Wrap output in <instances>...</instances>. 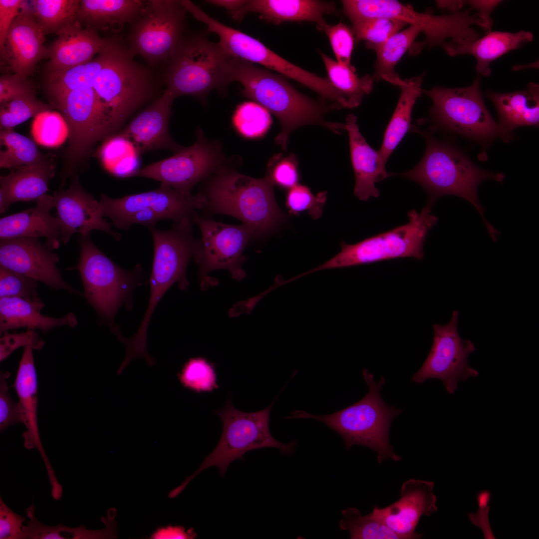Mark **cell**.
I'll list each match as a JSON object with an SVG mask.
<instances>
[{"instance_id":"1","label":"cell","mask_w":539,"mask_h":539,"mask_svg":"<svg viewBox=\"0 0 539 539\" xmlns=\"http://www.w3.org/2000/svg\"><path fill=\"white\" fill-rule=\"evenodd\" d=\"M234 81L243 87V94L271 112L278 119L280 130L275 142L285 150L290 133L306 125H318L336 134L346 130L345 124L326 121L327 112L340 109L335 104L327 105L303 95L284 77L236 57Z\"/></svg>"},{"instance_id":"2","label":"cell","mask_w":539,"mask_h":539,"mask_svg":"<svg viewBox=\"0 0 539 539\" xmlns=\"http://www.w3.org/2000/svg\"><path fill=\"white\" fill-rule=\"evenodd\" d=\"M419 131L426 140L424 156L414 168L397 175L421 186L428 193L426 205L431 208L438 199L447 195L458 196L470 202L495 241L498 231L484 216L485 209L479 201L478 188L482 182L488 180L502 182L505 175L479 167L456 147L436 139L429 132Z\"/></svg>"},{"instance_id":"3","label":"cell","mask_w":539,"mask_h":539,"mask_svg":"<svg viewBox=\"0 0 539 539\" xmlns=\"http://www.w3.org/2000/svg\"><path fill=\"white\" fill-rule=\"evenodd\" d=\"M343 11L351 22L370 17H385L401 20L413 25L424 34L425 38L411 47V53H418L427 45L439 46L453 56L460 45L482 36L473 28L477 24L487 32L489 27L478 13L471 9L452 14L436 15L416 11L412 6L394 0H343Z\"/></svg>"},{"instance_id":"4","label":"cell","mask_w":539,"mask_h":539,"mask_svg":"<svg viewBox=\"0 0 539 539\" xmlns=\"http://www.w3.org/2000/svg\"><path fill=\"white\" fill-rule=\"evenodd\" d=\"M362 375L368 391L357 402L329 415H315L297 410L286 418L317 420L340 434L347 449L355 445L364 446L377 453L379 463L388 458L399 461L401 457L394 453L389 442V431L393 420L403 410L389 405L382 399L380 390L385 382L383 377L376 382L366 369H363Z\"/></svg>"},{"instance_id":"5","label":"cell","mask_w":539,"mask_h":539,"mask_svg":"<svg viewBox=\"0 0 539 539\" xmlns=\"http://www.w3.org/2000/svg\"><path fill=\"white\" fill-rule=\"evenodd\" d=\"M235 57L202 33H186L168 60L163 75L166 91L203 98L233 82Z\"/></svg>"},{"instance_id":"6","label":"cell","mask_w":539,"mask_h":539,"mask_svg":"<svg viewBox=\"0 0 539 539\" xmlns=\"http://www.w3.org/2000/svg\"><path fill=\"white\" fill-rule=\"evenodd\" d=\"M222 171L209 183L207 204L216 213L234 216L248 225L254 236L270 233L285 219L267 175L254 178L236 171Z\"/></svg>"},{"instance_id":"7","label":"cell","mask_w":539,"mask_h":539,"mask_svg":"<svg viewBox=\"0 0 539 539\" xmlns=\"http://www.w3.org/2000/svg\"><path fill=\"white\" fill-rule=\"evenodd\" d=\"M78 241L80 254L76 268L84 295L117 336L120 333L114 317L122 304L131 308L132 293L140 283L142 269L139 264L131 271L119 267L96 246L90 235H81Z\"/></svg>"},{"instance_id":"8","label":"cell","mask_w":539,"mask_h":539,"mask_svg":"<svg viewBox=\"0 0 539 539\" xmlns=\"http://www.w3.org/2000/svg\"><path fill=\"white\" fill-rule=\"evenodd\" d=\"M426 206L420 212H408L405 224L365 239L354 244L342 241L341 251L327 262L306 272L307 274L321 270L369 264L401 258L422 260L423 247L429 231L438 219Z\"/></svg>"},{"instance_id":"9","label":"cell","mask_w":539,"mask_h":539,"mask_svg":"<svg viewBox=\"0 0 539 539\" xmlns=\"http://www.w3.org/2000/svg\"><path fill=\"white\" fill-rule=\"evenodd\" d=\"M432 100L428 121L432 129L455 133L487 147L497 138L508 142L506 135L488 111L481 93L479 78L470 86L461 88L436 86L422 90Z\"/></svg>"},{"instance_id":"10","label":"cell","mask_w":539,"mask_h":539,"mask_svg":"<svg viewBox=\"0 0 539 539\" xmlns=\"http://www.w3.org/2000/svg\"><path fill=\"white\" fill-rule=\"evenodd\" d=\"M273 402L263 410L245 412L234 407L230 395L225 406L214 412L220 417L223 425L219 443L181 486L185 488L197 475L212 466L218 467L223 476L231 463L237 459L243 460L244 454L250 451L271 447L278 449L282 454L293 452L296 446L295 442L281 443L275 439L270 432V415Z\"/></svg>"},{"instance_id":"11","label":"cell","mask_w":539,"mask_h":539,"mask_svg":"<svg viewBox=\"0 0 539 539\" xmlns=\"http://www.w3.org/2000/svg\"><path fill=\"white\" fill-rule=\"evenodd\" d=\"M187 12L182 0L147 1L142 13L132 23L129 50L151 63L167 62L185 34Z\"/></svg>"},{"instance_id":"12","label":"cell","mask_w":539,"mask_h":539,"mask_svg":"<svg viewBox=\"0 0 539 539\" xmlns=\"http://www.w3.org/2000/svg\"><path fill=\"white\" fill-rule=\"evenodd\" d=\"M191 220L176 222L171 229L149 228L153 240L154 257L150 295L146 313L152 315L159 301L175 282L185 289L189 285L186 270L197 240L193 237Z\"/></svg>"},{"instance_id":"13","label":"cell","mask_w":539,"mask_h":539,"mask_svg":"<svg viewBox=\"0 0 539 539\" xmlns=\"http://www.w3.org/2000/svg\"><path fill=\"white\" fill-rule=\"evenodd\" d=\"M459 312L454 311L450 321L433 324L431 349L421 367L411 377L412 382L422 384L432 378L440 380L447 392L453 394L458 383L477 377L479 372L468 364L469 354L476 350L470 340L462 339L458 331Z\"/></svg>"},{"instance_id":"14","label":"cell","mask_w":539,"mask_h":539,"mask_svg":"<svg viewBox=\"0 0 539 539\" xmlns=\"http://www.w3.org/2000/svg\"><path fill=\"white\" fill-rule=\"evenodd\" d=\"M192 221L201 230L202 239L197 240L193 257L200 266L202 288L207 281V273L213 270H229L233 278L241 279L245 276L241 268L242 254L254 236L247 225H231L201 217L196 211Z\"/></svg>"},{"instance_id":"15","label":"cell","mask_w":539,"mask_h":539,"mask_svg":"<svg viewBox=\"0 0 539 539\" xmlns=\"http://www.w3.org/2000/svg\"><path fill=\"white\" fill-rule=\"evenodd\" d=\"M219 145L208 141L201 130L196 141L179 150L173 156L138 168L130 176L142 177L161 182L186 194L193 187L215 170L222 162Z\"/></svg>"},{"instance_id":"16","label":"cell","mask_w":539,"mask_h":539,"mask_svg":"<svg viewBox=\"0 0 539 539\" xmlns=\"http://www.w3.org/2000/svg\"><path fill=\"white\" fill-rule=\"evenodd\" d=\"M104 216L109 218L116 227L125 218L140 210L152 212L160 220L170 219L176 222L192 220L197 209L205 207V194H186L161 183L154 190L125 196L118 199L100 195L99 201Z\"/></svg>"},{"instance_id":"17","label":"cell","mask_w":539,"mask_h":539,"mask_svg":"<svg viewBox=\"0 0 539 539\" xmlns=\"http://www.w3.org/2000/svg\"><path fill=\"white\" fill-rule=\"evenodd\" d=\"M58 261V256L38 238L0 239V266L42 282L50 288L80 294L63 280L56 266Z\"/></svg>"},{"instance_id":"18","label":"cell","mask_w":539,"mask_h":539,"mask_svg":"<svg viewBox=\"0 0 539 539\" xmlns=\"http://www.w3.org/2000/svg\"><path fill=\"white\" fill-rule=\"evenodd\" d=\"M189 12L218 35L219 43L232 56L265 66L301 84L307 80V70L281 57L258 40L217 21L197 5H192Z\"/></svg>"},{"instance_id":"19","label":"cell","mask_w":539,"mask_h":539,"mask_svg":"<svg viewBox=\"0 0 539 539\" xmlns=\"http://www.w3.org/2000/svg\"><path fill=\"white\" fill-rule=\"evenodd\" d=\"M53 201L60 227V241L63 244L75 233L88 236L93 230L105 232L117 241L121 239V235L114 232L104 219L99 201L83 189L77 176L68 189L53 192Z\"/></svg>"},{"instance_id":"20","label":"cell","mask_w":539,"mask_h":539,"mask_svg":"<svg viewBox=\"0 0 539 539\" xmlns=\"http://www.w3.org/2000/svg\"><path fill=\"white\" fill-rule=\"evenodd\" d=\"M434 483L409 479L403 483L400 499L384 508L375 507L372 512L401 539H419L415 532L422 516H430L437 511Z\"/></svg>"},{"instance_id":"21","label":"cell","mask_w":539,"mask_h":539,"mask_svg":"<svg viewBox=\"0 0 539 539\" xmlns=\"http://www.w3.org/2000/svg\"><path fill=\"white\" fill-rule=\"evenodd\" d=\"M44 34L32 7L27 4L14 19L7 32L2 57H6L15 74L26 78L37 63L48 57Z\"/></svg>"},{"instance_id":"22","label":"cell","mask_w":539,"mask_h":539,"mask_svg":"<svg viewBox=\"0 0 539 539\" xmlns=\"http://www.w3.org/2000/svg\"><path fill=\"white\" fill-rule=\"evenodd\" d=\"M174 98L165 90L163 94L137 115L118 133L140 154L151 150L168 149L178 152V146L168 129L171 107Z\"/></svg>"},{"instance_id":"23","label":"cell","mask_w":539,"mask_h":539,"mask_svg":"<svg viewBox=\"0 0 539 539\" xmlns=\"http://www.w3.org/2000/svg\"><path fill=\"white\" fill-rule=\"evenodd\" d=\"M31 345L24 346L14 383V389L18 398L22 423L25 427L22 437L23 445L27 449L36 448L44 463L49 482L57 481L55 473L43 447L37 423V378Z\"/></svg>"},{"instance_id":"24","label":"cell","mask_w":539,"mask_h":539,"mask_svg":"<svg viewBox=\"0 0 539 539\" xmlns=\"http://www.w3.org/2000/svg\"><path fill=\"white\" fill-rule=\"evenodd\" d=\"M336 11L335 3L315 0H244L240 7L231 15L241 20L249 13L260 14L265 20L279 24L285 21H308L316 23L322 30L327 24L324 15Z\"/></svg>"},{"instance_id":"25","label":"cell","mask_w":539,"mask_h":539,"mask_svg":"<svg viewBox=\"0 0 539 539\" xmlns=\"http://www.w3.org/2000/svg\"><path fill=\"white\" fill-rule=\"evenodd\" d=\"M48 48L47 74L58 72L91 60L107 45L109 38L95 30L83 28L76 20L56 33Z\"/></svg>"},{"instance_id":"26","label":"cell","mask_w":539,"mask_h":539,"mask_svg":"<svg viewBox=\"0 0 539 539\" xmlns=\"http://www.w3.org/2000/svg\"><path fill=\"white\" fill-rule=\"evenodd\" d=\"M36 205L0 219V239L44 237L51 250L60 246V230L57 219L50 214L54 208L53 196L45 194L36 200Z\"/></svg>"},{"instance_id":"27","label":"cell","mask_w":539,"mask_h":539,"mask_svg":"<svg viewBox=\"0 0 539 539\" xmlns=\"http://www.w3.org/2000/svg\"><path fill=\"white\" fill-rule=\"evenodd\" d=\"M357 120V117L351 114L345 124L355 178L354 194L359 200L367 201L371 197L379 196L375 184L388 177L389 174L382 165L378 151L372 148L361 134Z\"/></svg>"},{"instance_id":"28","label":"cell","mask_w":539,"mask_h":539,"mask_svg":"<svg viewBox=\"0 0 539 539\" xmlns=\"http://www.w3.org/2000/svg\"><path fill=\"white\" fill-rule=\"evenodd\" d=\"M55 165L48 158L36 164L13 169L0 177V212L19 201L37 200L48 191L49 180L55 174Z\"/></svg>"},{"instance_id":"29","label":"cell","mask_w":539,"mask_h":539,"mask_svg":"<svg viewBox=\"0 0 539 539\" xmlns=\"http://www.w3.org/2000/svg\"><path fill=\"white\" fill-rule=\"evenodd\" d=\"M488 97L495 105L498 123L503 132L512 138V132L522 126H538L539 123V86L530 82L527 89L510 93L488 92Z\"/></svg>"},{"instance_id":"30","label":"cell","mask_w":539,"mask_h":539,"mask_svg":"<svg viewBox=\"0 0 539 539\" xmlns=\"http://www.w3.org/2000/svg\"><path fill=\"white\" fill-rule=\"evenodd\" d=\"M44 305L40 299L29 301L18 297L0 298V335L19 328L48 331L64 325L73 327L77 324L76 317L72 313L58 318L41 314Z\"/></svg>"},{"instance_id":"31","label":"cell","mask_w":539,"mask_h":539,"mask_svg":"<svg viewBox=\"0 0 539 539\" xmlns=\"http://www.w3.org/2000/svg\"><path fill=\"white\" fill-rule=\"evenodd\" d=\"M147 1L139 0H82L77 20L97 31L112 26L133 23L142 13Z\"/></svg>"},{"instance_id":"32","label":"cell","mask_w":539,"mask_h":539,"mask_svg":"<svg viewBox=\"0 0 539 539\" xmlns=\"http://www.w3.org/2000/svg\"><path fill=\"white\" fill-rule=\"evenodd\" d=\"M533 38V34L528 31L516 33L490 31L484 36L458 46L453 56L467 54L473 55L477 60L476 71L482 75L489 76L491 73L490 65L492 62L531 41Z\"/></svg>"},{"instance_id":"33","label":"cell","mask_w":539,"mask_h":539,"mask_svg":"<svg viewBox=\"0 0 539 539\" xmlns=\"http://www.w3.org/2000/svg\"><path fill=\"white\" fill-rule=\"evenodd\" d=\"M424 74L410 79L398 81L396 86L401 89L395 111L384 134L383 140L378 151L382 165L385 167L389 156L410 127L414 105L422 94V84Z\"/></svg>"},{"instance_id":"34","label":"cell","mask_w":539,"mask_h":539,"mask_svg":"<svg viewBox=\"0 0 539 539\" xmlns=\"http://www.w3.org/2000/svg\"><path fill=\"white\" fill-rule=\"evenodd\" d=\"M420 33L418 27L409 25L408 27L395 33L373 49L376 55L375 72L372 76L374 80L383 79L396 85L400 77L395 72V67L412 46Z\"/></svg>"},{"instance_id":"35","label":"cell","mask_w":539,"mask_h":539,"mask_svg":"<svg viewBox=\"0 0 539 539\" xmlns=\"http://www.w3.org/2000/svg\"><path fill=\"white\" fill-rule=\"evenodd\" d=\"M110 41V38L105 47L90 61L60 72L48 73L47 90L50 98L66 92L91 87L96 74L107 58Z\"/></svg>"},{"instance_id":"36","label":"cell","mask_w":539,"mask_h":539,"mask_svg":"<svg viewBox=\"0 0 539 539\" xmlns=\"http://www.w3.org/2000/svg\"><path fill=\"white\" fill-rule=\"evenodd\" d=\"M328 79L345 99L348 108L359 106L364 97L373 89L374 79L369 74L358 77L355 68L338 63L324 53L320 52Z\"/></svg>"},{"instance_id":"37","label":"cell","mask_w":539,"mask_h":539,"mask_svg":"<svg viewBox=\"0 0 539 539\" xmlns=\"http://www.w3.org/2000/svg\"><path fill=\"white\" fill-rule=\"evenodd\" d=\"M0 145L5 147L0 151V168L13 169L40 163L48 158L39 151L31 140L13 129L0 130Z\"/></svg>"},{"instance_id":"38","label":"cell","mask_w":539,"mask_h":539,"mask_svg":"<svg viewBox=\"0 0 539 539\" xmlns=\"http://www.w3.org/2000/svg\"><path fill=\"white\" fill-rule=\"evenodd\" d=\"M81 0H33L32 8L36 20L45 35L56 33L77 20Z\"/></svg>"},{"instance_id":"39","label":"cell","mask_w":539,"mask_h":539,"mask_svg":"<svg viewBox=\"0 0 539 539\" xmlns=\"http://www.w3.org/2000/svg\"><path fill=\"white\" fill-rule=\"evenodd\" d=\"M98 154L105 168L117 176L130 177L138 169L139 155L132 145L118 133L106 139Z\"/></svg>"},{"instance_id":"40","label":"cell","mask_w":539,"mask_h":539,"mask_svg":"<svg viewBox=\"0 0 539 539\" xmlns=\"http://www.w3.org/2000/svg\"><path fill=\"white\" fill-rule=\"evenodd\" d=\"M341 514L339 528L348 531L352 539H400L372 512L362 516L357 509L349 507L343 510Z\"/></svg>"},{"instance_id":"41","label":"cell","mask_w":539,"mask_h":539,"mask_svg":"<svg viewBox=\"0 0 539 539\" xmlns=\"http://www.w3.org/2000/svg\"><path fill=\"white\" fill-rule=\"evenodd\" d=\"M233 124L238 132L245 137L258 138L268 131L272 123L270 112L254 102H245L239 105L233 117Z\"/></svg>"},{"instance_id":"42","label":"cell","mask_w":539,"mask_h":539,"mask_svg":"<svg viewBox=\"0 0 539 539\" xmlns=\"http://www.w3.org/2000/svg\"><path fill=\"white\" fill-rule=\"evenodd\" d=\"M351 24L356 39L365 40L366 46L372 50L408 25L398 19L378 17L361 19Z\"/></svg>"},{"instance_id":"43","label":"cell","mask_w":539,"mask_h":539,"mask_svg":"<svg viewBox=\"0 0 539 539\" xmlns=\"http://www.w3.org/2000/svg\"><path fill=\"white\" fill-rule=\"evenodd\" d=\"M31 132L35 141L47 147L60 146L69 136L67 124L60 112L47 110L34 117Z\"/></svg>"},{"instance_id":"44","label":"cell","mask_w":539,"mask_h":539,"mask_svg":"<svg viewBox=\"0 0 539 539\" xmlns=\"http://www.w3.org/2000/svg\"><path fill=\"white\" fill-rule=\"evenodd\" d=\"M47 110H51V107L37 100L35 93L16 98L0 105V130L13 129L29 118Z\"/></svg>"},{"instance_id":"45","label":"cell","mask_w":539,"mask_h":539,"mask_svg":"<svg viewBox=\"0 0 539 539\" xmlns=\"http://www.w3.org/2000/svg\"><path fill=\"white\" fill-rule=\"evenodd\" d=\"M178 377L184 387L196 393L211 392L219 388L214 366L203 358L190 359Z\"/></svg>"},{"instance_id":"46","label":"cell","mask_w":539,"mask_h":539,"mask_svg":"<svg viewBox=\"0 0 539 539\" xmlns=\"http://www.w3.org/2000/svg\"><path fill=\"white\" fill-rule=\"evenodd\" d=\"M326 200V191L320 192L315 195L307 186L297 184L288 189L285 206L291 214L298 216L306 212L316 220L322 216Z\"/></svg>"},{"instance_id":"47","label":"cell","mask_w":539,"mask_h":539,"mask_svg":"<svg viewBox=\"0 0 539 539\" xmlns=\"http://www.w3.org/2000/svg\"><path fill=\"white\" fill-rule=\"evenodd\" d=\"M37 280L0 266V297H18L29 301L40 299Z\"/></svg>"},{"instance_id":"48","label":"cell","mask_w":539,"mask_h":539,"mask_svg":"<svg viewBox=\"0 0 539 539\" xmlns=\"http://www.w3.org/2000/svg\"><path fill=\"white\" fill-rule=\"evenodd\" d=\"M322 30L328 37L336 61L341 65L354 68L351 64L354 44L352 29L344 23L340 22L335 25L327 23Z\"/></svg>"},{"instance_id":"49","label":"cell","mask_w":539,"mask_h":539,"mask_svg":"<svg viewBox=\"0 0 539 539\" xmlns=\"http://www.w3.org/2000/svg\"><path fill=\"white\" fill-rule=\"evenodd\" d=\"M34 511L33 504L26 509L29 520L27 525L23 527L24 539H68L67 527L61 524L44 525L36 518Z\"/></svg>"},{"instance_id":"50","label":"cell","mask_w":539,"mask_h":539,"mask_svg":"<svg viewBox=\"0 0 539 539\" xmlns=\"http://www.w3.org/2000/svg\"><path fill=\"white\" fill-rule=\"evenodd\" d=\"M277 158V163L271 167L267 176L273 184L289 189L297 184L299 180L298 164L296 156L291 153L282 159L280 156Z\"/></svg>"},{"instance_id":"51","label":"cell","mask_w":539,"mask_h":539,"mask_svg":"<svg viewBox=\"0 0 539 539\" xmlns=\"http://www.w3.org/2000/svg\"><path fill=\"white\" fill-rule=\"evenodd\" d=\"M8 372L0 374V430L3 431L13 424L22 423V418L18 403L14 402L9 395L7 380Z\"/></svg>"},{"instance_id":"52","label":"cell","mask_w":539,"mask_h":539,"mask_svg":"<svg viewBox=\"0 0 539 539\" xmlns=\"http://www.w3.org/2000/svg\"><path fill=\"white\" fill-rule=\"evenodd\" d=\"M27 345H31L33 349L39 350L42 348L44 341L36 332L32 330L16 334L4 333L0 340V361L5 359L17 348Z\"/></svg>"},{"instance_id":"53","label":"cell","mask_w":539,"mask_h":539,"mask_svg":"<svg viewBox=\"0 0 539 539\" xmlns=\"http://www.w3.org/2000/svg\"><path fill=\"white\" fill-rule=\"evenodd\" d=\"M32 93H35V90L26 78L15 73L0 76V105L16 98Z\"/></svg>"},{"instance_id":"54","label":"cell","mask_w":539,"mask_h":539,"mask_svg":"<svg viewBox=\"0 0 539 539\" xmlns=\"http://www.w3.org/2000/svg\"><path fill=\"white\" fill-rule=\"evenodd\" d=\"M23 517L14 512L0 498V539H24Z\"/></svg>"},{"instance_id":"55","label":"cell","mask_w":539,"mask_h":539,"mask_svg":"<svg viewBox=\"0 0 539 539\" xmlns=\"http://www.w3.org/2000/svg\"><path fill=\"white\" fill-rule=\"evenodd\" d=\"M27 4L23 0H0V51L2 54L6 37L14 19Z\"/></svg>"},{"instance_id":"56","label":"cell","mask_w":539,"mask_h":539,"mask_svg":"<svg viewBox=\"0 0 539 539\" xmlns=\"http://www.w3.org/2000/svg\"><path fill=\"white\" fill-rule=\"evenodd\" d=\"M491 497L490 492L487 490L480 492L477 496L479 506L478 511L476 513H469L468 516L470 522L480 528L486 539H495L489 520L490 506L488 505Z\"/></svg>"},{"instance_id":"57","label":"cell","mask_w":539,"mask_h":539,"mask_svg":"<svg viewBox=\"0 0 539 539\" xmlns=\"http://www.w3.org/2000/svg\"><path fill=\"white\" fill-rule=\"evenodd\" d=\"M113 518L105 519V528L98 530L87 529L84 526L78 527H68L70 539H110L115 536V525Z\"/></svg>"},{"instance_id":"58","label":"cell","mask_w":539,"mask_h":539,"mask_svg":"<svg viewBox=\"0 0 539 539\" xmlns=\"http://www.w3.org/2000/svg\"><path fill=\"white\" fill-rule=\"evenodd\" d=\"M195 537L196 533L192 529L186 531L182 527L172 526L159 528L152 535L154 539H193Z\"/></svg>"},{"instance_id":"59","label":"cell","mask_w":539,"mask_h":539,"mask_svg":"<svg viewBox=\"0 0 539 539\" xmlns=\"http://www.w3.org/2000/svg\"><path fill=\"white\" fill-rule=\"evenodd\" d=\"M501 0H463L464 5L470 4L472 8L477 9L479 15L485 20L491 29L493 20L491 17V12L501 2Z\"/></svg>"},{"instance_id":"60","label":"cell","mask_w":539,"mask_h":539,"mask_svg":"<svg viewBox=\"0 0 539 539\" xmlns=\"http://www.w3.org/2000/svg\"><path fill=\"white\" fill-rule=\"evenodd\" d=\"M206 2L223 7L231 14L237 11L244 3V0H210Z\"/></svg>"},{"instance_id":"61","label":"cell","mask_w":539,"mask_h":539,"mask_svg":"<svg viewBox=\"0 0 539 539\" xmlns=\"http://www.w3.org/2000/svg\"><path fill=\"white\" fill-rule=\"evenodd\" d=\"M437 4L439 7L447 8L453 12L458 11L464 5L463 0H438Z\"/></svg>"}]
</instances>
